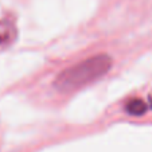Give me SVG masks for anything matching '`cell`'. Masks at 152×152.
Returning <instances> with one entry per match:
<instances>
[{
	"mask_svg": "<svg viewBox=\"0 0 152 152\" xmlns=\"http://www.w3.org/2000/svg\"><path fill=\"white\" fill-rule=\"evenodd\" d=\"M110 67H112V58L109 55H94L89 59H85L63 70L54 81V86L61 92H72L97 81L109 72Z\"/></svg>",
	"mask_w": 152,
	"mask_h": 152,
	"instance_id": "6da1fadb",
	"label": "cell"
},
{
	"mask_svg": "<svg viewBox=\"0 0 152 152\" xmlns=\"http://www.w3.org/2000/svg\"><path fill=\"white\" fill-rule=\"evenodd\" d=\"M149 109V105L141 98H131L125 104V110L131 116H143Z\"/></svg>",
	"mask_w": 152,
	"mask_h": 152,
	"instance_id": "3957f363",
	"label": "cell"
},
{
	"mask_svg": "<svg viewBox=\"0 0 152 152\" xmlns=\"http://www.w3.org/2000/svg\"><path fill=\"white\" fill-rule=\"evenodd\" d=\"M18 39V30L11 20H0V50L11 47Z\"/></svg>",
	"mask_w": 152,
	"mask_h": 152,
	"instance_id": "7a4b0ae2",
	"label": "cell"
}]
</instances>
